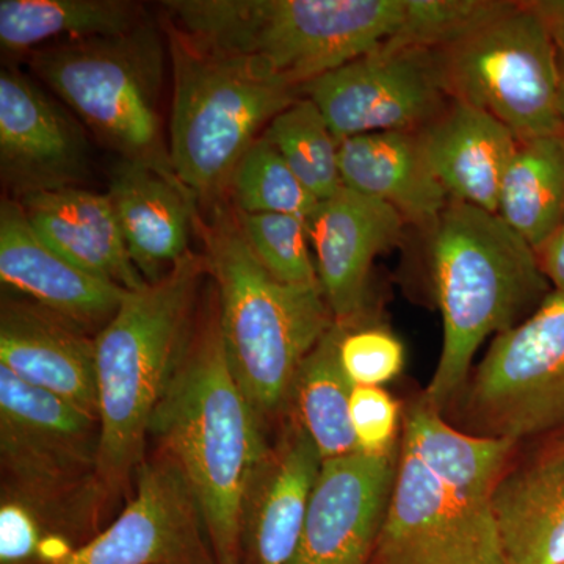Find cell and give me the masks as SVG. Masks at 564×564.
I'll return each instance as SVG.
<instances>
[{
    "label": "cell",
    "mask_w": 564,
    "mask_h": 564,
    "mask_svg": "<svg viewBox=\"0 0 564 564\" xmlns=\"http://www.w3.org/2000/svg\"><path fill=\"white\" fill-rule=\"evenodd\" d=\"M524 3L549 29H564V0H533Z\"/></svg>",
    "instance_id": "d590c367"
},
{
    "label": "cell",
    "mask_w": 564,
    "mask_h": 564,
    "mask_svg": "<svg viewBox=\"0 0 564 564\" xmlns=\"http://www.w3.org/2000/svg\"><path fill=\"white\" fill-rule=\"evenodd\" d=\"M399 452H355L322 463L291 564L366 562L383 522Z\"/></svg>",
    "instance_id": "9a60e30c"
},
{
    "label": "cell",
    "mask_w": 564,
    "mask_h": 564,
    "mask_svg": "<svg viewBox=\"0 0 564 564\" xmlns=\"http://www.w3.org/2000/svg\"><path fill=\"white\" fill-rule=\"evenodd\" d=\"M88 147L79 122L14 68L0 73V174L14 199L80 187Z\"/></svg>",
    "instance_id": "5bb4252c"
},
{
    "label": "cell",
    "mask_w": 564,
    "mask_h": 564,
    "mask_svg": "<svg viewBox=\"0 0 564 564\" xmlns=\"http://www.w3.org/2000/svg\"><path fill=\"white\" fill-rule=\"evenodd\" d=\"M500 218L534 251L564 228V132L519 143L500 188Z\"/></svg>",
    "instance_id": "d4e9b609"
},
{
    "label": "cell",
    "mask_w": 564,
    "mask_h": 564,
    "mask_svg": "<svg viewBox=\"0 0 564 564\" xmlns=\"http://www.w3.org/2000/svg\"><path fill=\"white\" fill-rule=\"evenodd\" d=\"M322 463L313 441L292 423L263 458L245 500L240 564L292 563Z\"/></svg>",
    "instance_id": "d6986e66"
},
{
    "label": "cell",
    "mask_w": 564,
    "mask_h": 564,
    "mask_svg": "<svg viewBox=\"0 0 564 564\" xmlns=\"http://www.w3.org/2000/svg\"><path fill=\"white\" fill-rule=\"evenodd\" d=\"M258 422L210 322L191 339L150 434L191 486L217 564H240L245 500L269 454Z\"/></svg>",
    "instance_id": "6da1fadb"
},
{
    "label": "cell",
    "mask_w": 564,
    "mask_h": 564,
    "mask_svg": "<svg viewBox=\"0 0 564 564\" xmlns=\"http://www.w3.org/2000/svg\"><path fill=\"white\" fill-rule=\"evenodd\" d=\"M18 202L41 239L85 272L129 292L148 284L133 265L107 193L68 187Z\"/></svg>",
    "instance_id": "7402d4cb"
},
{
    "label": "cell",
    "mask_w": 564,
    "mask_h": 564,
    "mask_svg": "<svg viewBox=\"0 0 564 564\" xmlns=\"http://www.w3.org/2000/svg\"><path fill=\"white\" fill-rule=\"evenodd\" d=\"M344 187L392 206L432 229L451 203L426 161L419 131L364 133L339 141Z\"/></svg>",
    "instance_id": "603a6c76"
},
{
    "label": "cell",
    "mask_w": 564,
    "mask_h": 564,
    "mask_svg": "<svg viewBox=\"0 0 564 564\" xmlns=\"http://www.w3.org/2000/svg\"><path fill=\"white\" fill-rule=\"evenodd\" d=\"M432 263L443 350L423 399L443 413L481 344L514 328L554 288L538 252L499 215L454 199L432 228Z\"/></svg>",
    "instance_id": "7a4b0ae2"
},
{
    "label": "cell",
    "mask_w": 564,
    "mask_h": 564,
    "mask_svg": "<svg viewBox=\"0 0 564 564\" xmlns=\"http://www.w3.org/2000/svg\"><path fill=\"white\" fill-rule=\"evenodd\" d=\"M404 223L389 204L347 187L318 204L307 231L334 322L347 328L369 323L375 259L399 243Z\"/></svg>",
    "instance_id": "2e32d148"
},
{
    "label": "cell",
    "mask_w": 564,
    "mask_h": 564,
    "mask_svg": "<svg viewBox=\"0 0 564 564\" xmlns=\"http://www.w3.org/2000/svg\"><path fill=\"white\" fill-rule=\"evenodd\" d=\"M402 410L395 399L377 386H352L350 419L358 452L388 455L400 447Z\"/></svg>",
    "instance_id": "d6a6232c"
},
{
    "label": "cell",
    "mask_w": 564,
    "mask_h": 564,
    "mask_svg": "<svg viewBox=\"0 0 564 564\" xmlns=\"http://www.w3.org/2000/svg\"><path fill=\"white\" fill-rule=\"evenodd\" d=\"M402 25L384 51H444L513 10L507 0H403Z\"/></svg>",
    "instance_id": "f1b7e54d"
},
{
    "label": "cell",
    "mask_w": 564,
    "mask_h": 564,
    "mask_svg": "<svg viewBox=\"0 0 564 564\" xmlns=\"http://www.w3.org/2000/svg\"><path fill=\"white\" fill-rule=\"evenodd\" d=\"M459 397L477 436L518 444L564 430V292L494 337Z\"/></svg>",
    "instance_id": "9c48e42d"
},
{
    "label": "cell",
    "mask_w": 564,
    "mask_h": 564,
    "mask_svg": "<svg viewBox=\"0 0 564 564\" xmlns=\"http://www.w3.org/2000/svg\"><path fill=\"white\" fill-rule=\"evenodd\" d=\"M207 272L218 291L226 359L259 417L288 410L300 366L334 317L321 285H292L267 272L245 239L236 207L196 214Z\"/></svg>",
    "instance_id": "3957f363"
},
{
    "label": "cell",
    "mask_w": 564,
    "mask_h": 564,
    "mask_svg": "<svg viewBox=\"0 0 564 564\" xmlns=\"http://www.w3.org/2000/svg\"><path fill=\"white\" fill-rule=\"evenodd\" d=\"M236 212L245 239L267 272L284 284L321 285L306 221L292 215Z\"/></svg>",
    "instance_id": "4dcf8cb0"
},
{
    "label": "cell",
    "mask_w": 564,
    "mask_h": 564,
    "mask_svg": "<svg viewBox=\"0 0 564 564\" xmlns=\"http://www.w3.org/2000/svg\"><path fill=\"white\" fill-rule=\"evenodd\" d=\"M57 564H217L202 511L180 467L141 463L137 492L117 521Z\"/></svg>",
    "instance_id": "4fadbf2b"
},
{
    "label": "cell",
    "mask_w": 564,
    "mask_h": 564,
    "mask_svg": "<svg viewBox=\"0 0 564 564\" xmlns=\"http://www.w3.org/2000/svg\"><path fill=\"white\" fill-rule=\"evenodd\" d=\"M337 141L364 133L421 131L447 104L436 52L378 47L304 85Z\"/></svg>",
    "instance_id": "8fae6325"
},
{
    "label": "cell",
    "mask_w": 564,
    "mask_h": 564,
    "mask_svg": "<svg viewBox=\"0 0 564 564\" xmlns=\"http://www.w3.org/2000/svg\"><path fill=\"white\" fill-rule=\"evenodd\" d=\"M339 358L352 384L381 388L402 372L404 348L395 334L381 326L364 323L347 328L343 325Z\"/></svg>",
    "instance_id": "1f68e13d"
},
{
    "label": "cell",
    "mask_w": 564,
    "mask_h": 564,
    "mask_svg": "<svg viewBox=\"0 0 564 564\" xmlns=\"http://www.w3.org/2000/svg\"><path fill=\"white\" fill-rule=\"evenodd\" d=\"M419 137L448 198L499 212L505 173L519 148L507 126L477 107L452 101Z\"/></svg>",
    "instance_id": "ffe728a7"
},
{
    "label": "cell",
    "mask_w": 564,
    "mask_h": 564,
    "mask_svg": "<svg viewBox=\"0 0 564 564\" xmlns=\"http://www.w3.org/2000/svg\"><path fill=\"white\" fill-rule=\"evenodd\" d=\"M492 511L507 564H564V440L505 473Z\"/></svg>",
    "instance_id": "cb8c5ba5"
},
{
    "label": "cell",
    "mask_w": 564,
    "mask_h": 564,
    "mask_svg": "<svg viewBox=\"0 0 564 564\" xmlns=\"http://www.w3.org/2000/svg\"><path fill=\"white\" fill-rule=\"evenodd\" d=\"M0 280L82 329L104 328L129 292L63 258L11 196L0 203Z\"/></svg>",
    "instance_id": "e0dca14e"
},
{
    "label": "cell",
    "mask_w": 564,
    "mask_h": 564,
    "mask_svg": "<svg viewBox=\"0 0 564 564\" xmlns=\"http://www.w3.org/2000/svg\"><path fill=\"white\" fill-rule=\"evenodd\" d=\"M143 22L140 7L124 0H2L0 46L29 55L54 40L122 35Z\"/></svg>",
    "instance_id": "4316f807"
},
{
    "label": "cell",
    "mask_w": 564,
    "mask_h": 564,
    "mask_svg": "<svg viewBox=\"0 0 564 564\" xmlns=\"http://www.w3.org/2000/svg\"><path fill=\"white\" fill-rule=\"evenodd\" d=\"M176 29L195 43L262 62L304 87L383 46L403 0H172Z\"/></svg>",
    "instance_id": "8992f818"
},
{
    "label": "cell",
    "mask_w": 564,
    "mask_h": 564,
    "mask_svg": "<svg viewBox=\"0 0 564 564\" xmlns=\"http://www.w3.org/2000/svg\"><path fill=\"white\" fill-rule=\"evenodd\" d=\"M364 564H507L492 505L447 484L400 440L380 532Z\"/></svg>",
    "instance_id": "30bf717a"
},
{
    "label": "cell",
    "mask_w": 564,
    "mask_h": 564,
    "mask_svg": "<svg viewBox=\"0 0 564 564\" xmlns=\"http://www.w3.org/2000/svg\"><path fill=\"white\" fill-rule=\"evenodd\" d=\"M343 325L334 322L304 358L289 393L293 425L307 434L323 462L358 452L350 419L352 384L339 358Z\"/></svg>",
    "instance_id": "484cf974"
},
{
    "label": "cell",
    "mask_w": 564,
    "mask_h": 564,
    "mask_svg": "<svg viewBox=\"0 0 564 564\" xmlns=\"http://www.w3.org/2000/svg\"><path fill=\"white\" fill-rule=\"evenodd\" d=\"M41 551L39 522L20 502H7L0 510V562L31 564Z\"/></svg>",
    "instance_id": "836d02e7"
},
{
    "label": "cell",
    "mask_w": 564,
    "mask_h": 564,
    "mask_svg": "<svg viewBox=\"0 0 564 564\" xmlns=\"http://www.w3.org/2000/svg\"><path fill=\"white\" fill-rule=\"evenodd\" d=\"M554 35L556 47V63H558V91H560V110L564 121V29H551Z\"/></svg>",
    "instance_id": "8d00e7d4"
},
{
    "label": "cell",
    "mask_w": 564,
    "mask_h": 564,
    "mask_svg": "<svg viewBox=\"0 0 564 564\" xmlns=\"http://www.w3.org/2000/svg\"><path fill=\"white\" fill-rule=\"evenodd\" d=\"M204 256L188 252L161 281L128 292L95 339L99 402L96 484L118 488L143 463L152 415L191 344Z\"/></svg>",
    "instance_id": "277c9868"
},
{
    "label": "cell",
    "mask_w": 564,
    "mask_h": 564,
    "mask_svg": "<svg viewBox=\"0 0 564 564\" xmlns=\"http://www.w3.org/2000/svg\"><path fill=\"white\" fill-rule=\"evenodd\" d=\"M436 55L448 98L491 115L519 143L564 132L554 35L524 2Z\"/></svg>",
    "instance_id": "ba28073f"
},
{
    "label": "cell",
    "mask_w": 564,
    "mask_h": 564,
    "mask_svg": "<svg viewBox=\"0 0 564 564\" xmlns=\"http://www.w3.org/2000/svg\"><path fill=\"white\" fill-rule=\"evenodd\" d=\"M366 562H355V563H351V564H364Z\"/></svg>",
    "instance_id": "74e56055"
},
{
    "label": "cell",
    "mask_w": 564,
    "mask_h": 564,
    "mask_svg": "<svg viewBox=\"0 0 564 564\" xmlns=\"http://www.w3.org/2000/svg\"><path fill=\"white\" fill-rule=\"evenodd\" d=\"M231 191L243 214L292 215L307 223L321 204L263 135L240 162Z\"/></svg>",
    "instance_id": "f546056e"
},
{
    "label": "cell",
    "mask_w": 564,
    "mask_h": 564,
    "mask_svg": "<svg viewBox=\"0 0 564 564\" xmlns=\"http://www.w3.org/2000/svg\"><path fill=\"white\" fill-rule=\"evenodd\" d=\"M170 52L174 173L198 209L212 210L231 191L234 174L252 144L281 111L302 98L303 88L262 62L209 50L176 28Z\"/></svg>",
    "instance_id": "5b68a950"
},
{
    "label": "cell",
    "mask_w": 564,
    "mask_h": 564,
    "mask_svg": "<svg viewBox=\"0 0 564 564\" xmlns=\"http://www.w3.org/2000/svg\"><path fill=\"white\" fill-rule=\"evenodd\" d=\"M262 135L280 151L318 202L343 191L339 141L313 99L307 96L296 99L270 122Z\"/></svg>",
    "instance_id": "83f0119b"
},
{
    "label": "cell",
    "mask_w": 564,
    "mask_h": 564,
    "mask_svg": "<svg viewBox=\"0 0 564 564\" xmlns=\"http://www.w3.org/2000/svg\"><path fill=\"white\" fill-rule=\"evenodd\" d=\"M0 366L99 421L95 340L36 303L3 300Z\"/></svg>",
    "instance_id": "ac0fdd59"
},
{
    "label": "cell",
    "mask_w": 564,
    "mask_h": 564,
    "mask_svg": "<svg viewBox=\"0 0 564 564\" xmlns=\"http://www.w3.org/2000/svg\"><path fill=\"white\" fill-rule=\"evenodd\" d=\"M538 256L554 291L564 292V228L538 252Z\"/></svg>",
    "instance_id": "e575fe53"
},
{
    "label": "cell",
    "mask_w": 564,
    "mask_h": 564,
    "mask_svg": "<svg viewBox=\"0 0 564 564\" xmlns=\"http://www.w3.org/2000/svg\"><path fill=\"white\" fill-rule=\"evenodd\" d=\"M107 196L144 281H161L191 252L188 239L198 204L184 187L148 166L120 161L111 173Z\"/></svg>",
    "instance_id": "44dd1931"
},
{
    "label": "cell",
    "mask_w": 564,
    "mask_h": 564,
    "mask_svg": "<svg viewBox=\"0 0 564 564\" xmlns=\"http://www.w3.org/2000/svg\"><path fill=\"white\" fill-rule=\"evenodd\" d=\"M29 63L121 161L148 166L184 187L163 132V47L151 25L143 22L122 35L46 44L29 54Z\"/></svg>",
    "instance_id": "52a82bcc"
},
{
    "label": "cell",
    "mask_w": 564,
    "mask_h": 564,
    "mask_svg": "<svg viewBox=\"0 0 564 564\" xmlns=\"http://www.w3.org/2000/svg\"><path fill=\"white\" fill-rule=\"evenodd\" d=\"M99 440L98 419L0 366L2 466L25 492L46 499L95 478Z\"/></svg>",
    "instance_id": "7c38bea8"
}]
</instances>
